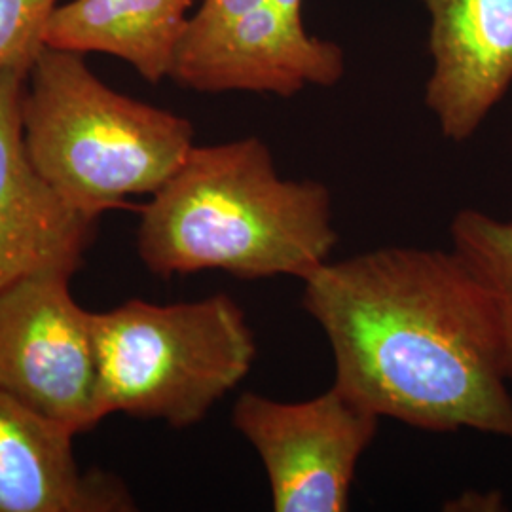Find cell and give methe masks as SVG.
<instances>
[{
	"mask_svg": "<svg viewBox=\"0 0 512 512\" xmlns=\"http://www.w3.org/2000/svg\"><path fill=\"white\" fill-rule=\"evenodd\" d=\"M334 382L378 418L427 433L512 440V391L494 304L450 247H378L304 279Z\"/></svg>",
	"mask_w": 512,
	"mask_h": 512,
	"instance_id": "cell-1",
	"label": "cell"
},
{
	"mask_svg": "<svg viewBox=\"0 0 512 512\" xmlns=\"http://www.w3.org/2000/svg\"><path fill=\"white\" fill-rule=\"evenodd\" d=\"M338 245L330 190L283 179L258 137L190 148L141 207L135 249L160 279L217 270L308 279Z\"/></svg>",
	"mask_w": 512,
	"mask_h": 512,
	"instance_id": "cell-2",
	"label": "cell"
},
{
	"mask_svg": "<svg viewBox=\"0 0 512 512\" xmlns=\"http://www.w3.org/2000/svg\"><path fill=\"white\" fill-rule=\"evenodd\" d=\"M21 128L38 175L93 219L154 194L196 145L188 118L112 90L84 55L48 46L25 78Z\"/></svg>",
	"mask_w": 512,
	"mask_h": 512,
	"instance_id": "cell-3",
	"label": "cell"
},
{
	"mask_svg": "<svg viewBox=\"0 0 512 512\" xmlns=\"http://www.w3.org/2000/svg\"><path fill=\"white\" fill-rule=\"evenodd\" d=\"M97 416L202 423L255 365V330L238 300L217 293L192 302L133 298L92 311Z\"/></svg>",
	"mask_w": 512,
	"mask_h": 512,
	"instance_id": "cell-4",
	"label": "cell"
},
{
	"mask_svg": "<svg viewBox=\"0 0 512 512\" xmlns=\"http://www.w3.org/2000/svg\"><path fill=\"white\" fill-rule=\"evenodd\" d=\"M380 420L334 385L306 401L245 391L232 408L234 429L264 467L275 512L348 511Z\"/></svg>",
	"mask_w": 512,
	"mask_h": 512,
	"instance_id": "cell-5",
	"label": "cell"
},
{
	"mask_svg": "<svg viewBox=\"0 0 512 512\" xmlns=\"http://www.w3.org/2000/svg\"><path fill=\"white\" fill-rule=\"evenodd\" d=\"M73 277L33 275L0 294V391L82 435L101 420L92 311L74 300Z\"/></svg>",
	"mask_w": 512,
	"mask_h": 512,
	"instance_id": "cell-6",
	"label": "cell"
},
{
	"mask_svg": "<svg viewBox=\"0 0 512 512\" xmlns=\"http://www.w3.org/2000/svg\"><path fill=\"white\" fill-rule=\"evenodd\" d=\"M346 73L338 44L311 37L272 2L190 16L169 78L198 93H270L294 97L308 86L330 88Z\"/></svg>",
	"mask_w": 512,
	"mask_h": 512,
	"instance_id": "cell-7",
	"label": "cell"
},
{
	"mask_svg": "<svg viewBox=\"0 0 512 512\" xmlns=\"http://www.w3.org/2000/svg\"><path fill=\"white\" fill-rule=\"evenodd\" d=\"M27 74L23 65L0 69V294L33 275L76 274L99 222L63 202L27 158L21 128Z\"/></svg>",
	"mask_w": 512,
	"mask_h": 512,
	"instance_id": "cell-8",
	"label": "cell"
},
{
	"mask_svg": "<svg viewBox=\"0 0 512 512\" xmlns=\"http://www.w3.org/2000/svg\"><path fill=\"white\" fill-rule=\"evenodd\" d=\"M433 71L425 105L452 143L469 141L512 86V0H425Z\"/></svg>",
	"mask_w": 512,
	"mask_h": 512,
	"instance_id": "cell-9",
	"label": "cell"
},
{
	"mask_svg": "<svg viewBox=\"0 0 512 512\" xmlns=\"http://www.w3.org/2000/svg\"><path fill=\"white\" fill-rule=\"evenodd\" d=\"M71 431L0 391V512H131L114 473L84 469Z\"/></svg>",
	"mask_w": 512,
	"mask_h": 512,
	"instance_id": "cell-10",
	"label": "cell"
},
{
	"mask_svg": "<svg viewBox=\"0 0 512 512\" xmlns=\"http://www.w3.org/2000/svg\"><path fill=\"white\" fill-rule=\"evenodd\" d=\"M194 0H71L48 19L42 42L76 54H109L150 84L169 78Z\"/></svg>",
	"mask_w": 512,
	"mask_h": 512,
	"instance_id": "cell-11",
	"label": "cell"
},
{
	"mask_svg": "<svg viewBox=\"0 0 512 512\" xmlns=\"http://www.w3.org/2000/svg\"><path fill=\"white\" fill-rule=\"evenodd\" d=\"M450 241L494 304L512 385V219L461 209L450 222Z\"/></svg>",
	"mask_w": 512,
	"mask_h": 512,
	"instance_id": "cell-12",
	"label": "cell"
},
{
	"mask_svg": "<svg viewBox=\"0 0 512 512\" xmlns=\"http://www.w3.org/2000/svg\"><path fill=\"white\" fill-rule=\"evenodd\" d=\"M59 0H0V69L29 67L44 48L46 23Z\"/></svg>",
	"mask_w": 512,
	"mask_h": 512,
	"instance_id": "cell-13",
	"label": "cell"
},
{
	"mask_svg": "<svg viewBox=\"0 0 512 512\" xmlns=\"http://www.w3.org/2000/svg\"><path fill=\"white\" fill-rule=\"evenodd\" d=\"M444 511L454 512H497L505 509V497L499 490H465L463 494L444 503Z\"/></svg>",
	"mask_w": 512,
	"mask_h": 512,
	"instance_id": "cell-14",
	"label": "cell"
},
{
	"mask_svg": "<svg viewBox=\"0 0 512 512\" xmlns=\"http://www.w3.org/2000/svg\"><path fill=\"white\" fill-rule=\"evenodd\" d=\"M275 8L294 23H302V2L304 0H270Z\"/></svg>",
	"mask_w": 512,
	"mask_h": 512,
	"instance_id": "cell-15",
	"label": "cell"
},
{
	"mask_svg": "<svg viewBox=\"0 0 512 512\" xmlns=\"http://www.w3.org/2000/svg\"><path fill=\"white\" fill-rule=\"evenodd\" d=\"M511 148H512V143H511Z\"/></svg>",
	"mask_w": 512,
	"mask_h": 512,
	"instance_id": "cell-16",
	"label": "cell"
}]
</instances>
